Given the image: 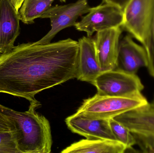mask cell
<instances>
[{
	"label": "cell",
	"instance_id": "6",
	"mask_svg": "<svg viewBox=\"0 0 154 153\" xmlns=\"http://www.w3.org/2000/svg\"><path fill=\"white\" fill-rule=\"evenodd\" d=\"M91 7L88 0H78L75 3L51 7L42 15L41 19H49L51 29L38 42L48 44L58 33L66 28L75 26L80 16L88 13Z\"/></svg>",
	"mask_w": 154,
	"mask_h": 153
},
{
	"label": "cell",
	"instance_id": "20",
	"mask_svg": "<svg viewBox=\"0 0 154 153\" xmlns=\"http://www.w3.org/2000/svg\"><path fill=\"white\" fill-rule=\"evenodd\" d=\"M130 0H103V3H109L124 9Z\"/></svg>",
	"mask_w": 154,
	"mask_h": 153
},
{
	"label": "cell",
	"instance_id": "3",
	"mask_svg": "<svg viewBox=\"0 0 154 153\" xmlns=\"http://www.w3.org/2000/svg\"><path fill=\"white\" fill-rule=\"evenodd\" d=\"M149 104L141 92L125 97L101 96L97 93L84 100L75 114L92 119H109Z\"/></svg>",
	"mask_w": 154,
	"mask_h": 153
},
{
	"label": "cell",
	"instance_id": "13",
	"mask_svg": "<svg viewBox=\"0 0 154 153\" xmlns=\"http://www.w3.org/2000/svg\"><path fill=\"white\" fill-rule=\"evenodd\" d=\"M113 119L125 126L133 134L154 136V108L150 103Z\"/></svg>",
	"mask_w": 154,
	"mask_h": 153
},
{
	"label": "cell",
	"instance_id": "11",
	"mask_svg": "<svg viewBox=\"0 0 154 153\" xmlns=\"http://www.w3.org/2000/svg\"><path fill=\"white\" fill-rule=\"evenodd\" d=\"M78 42L79 52L76 78L92 84L102 72L97 57L95 40L90 37H83Z\"/></svg>",
	"mask_w": 154,
	"mask_h": 153
},
{
	"label": "cell",
	"instance_id": "4",
	"mask_svg": "<svg viewBox=\"0 0 154 153\" xmlns=\"http://www.w3.org/2000/svg\"><path fill=\"white\" fill-rule=\"evenodd\" d=\"M101 96L125 97L143 90V84L136 74H130L119 70L102 72L92 84Z\"/></svg>",
	"mask_w": 154,
	"mask_h": 153
},
{
	"label": "cell",
	"instance_id": "18",
	"mask_svg": "<svg viewBox=\"0 0 154 153\" xmlns=\"http://www.w3.org/2000/svg\"><path fill=\"white\" fill-rule=\"evenodd\" d=\"M0 153H19L13 131H0Z\"/></svg>",
	"mask_w": 154,
	"mask_h": 153
},
{
	"label": "cell",
	"instance_id": "7",
	"mask_svg": "<svg viewBox=\"0 0 154 153\" xmlns=\"http://www.w3.org/2000/svg\"><path fill=\"white\" fill-rule=\"evenodd\" d=\"M154 0H130L123 9L122 27L143 43L151 19Z\"/></svg>",
	"mask_w": 154,
	"mask_h": 153
},
{
	"label": "cell",
	"instance_id": "1",
	"mask_svg": "<svg viewBox=\"0 0 154 153\" xmlns=\"http://www.w3.org/2000/svg\"><path fill=\"white\" fill-rule=\"evenodd\" d=\"M79 52L70 38L14 47L0 55V93L37 101L41 92L76 78Z\"/></svg>",
	"mask_w": 154,
	"mask_h": 153
},
{
	"label": "cell",
	"instance_id": "22",
	"mask_svg": "<svg viewBox=\"0 0 154 153\" xmlns=\"http://www.w3.org/2000/svg\"><path fill=\"white\" fill-rule=\"evenodd\" d=\"M150 105L151 107L154 108V98L152 102V103H150Z\"/></svg>",
	"mask_w": 154,
	"mask_h": 153
},
{
	"label": "cell",
	"instance_id": "15",
	"mask_svg": "<svg viewBox=\"0 0 154 153\" xmlns=\"http://www.w3.org/2000/svg\"><path fill=\"white\" fill-rule=\"evenodd\" d=\"M55 0H24L18 11L20 20L25 24L33 23L34 20L51 7Z\"/></svg>",
	"mask_w": 154,
	"mask_h": 153
},
{
	"label": "cell",
	"instance_id": "2",
	"mask_svg": "<svg viewBox=\"0 0 154 153\" xmlns=\"http://www.w3.org/2000/svg\"><path fill=\"white\" fill-rule=\"evenodd\" d=\"M41 104L38 101L30 102L29 110L15 111L0 104V111L14 125L13 131L19 153H49L52 145L49 122L36 112Z\"/></svg>",
	"mask_w": 154,
	"mask_h": 153
},
{
	"label": "cell",
	"instance_id": "9",
	"mask_svg": "<svg viewBox=\"0 0 154 153\" xmlns=\"http://www.w3.org/2000/svg\"><path fill=\"white\" fill-rule=\"evenodd\" d=\"M147 54L144 48L134 42L130 36L120 40L116 70L136 74L140 68L147 67Z\"/></svg>",
	"mask_w": 154,
	"mask_h": 153
},
{
	"label": "cell",
	"instance_id": "19",
	"mask_svg": "<svg viewBox=\"0 0 154 153\" xmlns=\"http://www.w3.org/2000/svg\"><path fill=\"white\" fill-rule=\"evenodd\" d=\"M14 125L7 116L0 111V131H14Z\"/></svg>",
	"mask_w": 154,
	"mask_h": 153
},
{
	"label": "cell",
	"instance_id": "8",
	"mask_svg": "<svg viewBox=\"0 0 154 153\" xmlns=\"http://www.w3.org/2000/svg\"><path fill=\"white\" fill-rule=\"evenodd\" d=\"M121 34V27L97 32L95 47L102 72L116 68Z\"/></svg>",
	"mask_w": 154,
	"mask_h": 153
},
{
	"label": "cell",
	"instance_id": "14",
	"mask_svg": "<svg viewBox=\"0 0 154 153\" xmlns=\"http://www.w3.org/2000/svg\"><path fill=\"white\" fill-rule=\"evenodd\" d=\"M126 147L118 141L83 139L64 149L61 153H124Z\"/></svg>",
	"mask_w": 154,
	"mask_h": 153
},
{
	"label": "cell",
	"instance_id": "23",
	"mask_svg": "<svg viewBox=\"0 0 154 153\" xmlns=\"http://www.w3.org/2000/svg\"><path fill=\"white\" fill-rule=\"evenodd\" d=\"M61 2H65L66 1V0H59Z\"/></svg>",
	"mask_w": 154,
	"mask_h": 153
},
{
	"label": "cell",
	"instance_id": "10",
	"mask_svg": "<svg viewBox=\"0 0 154 153\" xmlns=\"http://www.w3.org/2000/svg\"><path fill=\"white\" fill-rule=\"evenodd\" d=\"M66 123L73 133L87 139L117 141L109 119H92L75 114L67 118Z\"/></svg>",
	"mask_w": 154,
	"mask_h": 153
},
{
	"label": "cell",
	"instance_id": "12",
	"mask_svg": "<svg viewBox=\"0 0 154 153\" xmlns=\"http://www.w3.org/2000/svg\"><path fill=\"white\" fill-rule=\"evenodd\" d=\"M18 12L10 0H0V54L14 46L20 32Z\"/></svg>",
	"mask_w": 154,
	"mask_h": 153
},
{
	"label": "cell",
	"instance_id": "5",
	"mask_svg": "<svg viewBox=\"0 0 154 153\" xmlns=\"http://www.w3.org/2000/svg\"><path fill=\"white\" fill-rule=\"evenodd\" d=\"M123 22V9L111 4L102 3L90 8L88 14L74 26L91 37L95 32L122 27Z\"/></svg>",
	"mask_w": 154,
	"mask_h": 153
},
{
	"label": "cell",
	"instance_id": "21",
	"mask_svg": "<svg viewBox=\"0 0 154 153\" xmlns=\"http://www.w3.org/2000/svg\"><path fill=\"white\" fill-rule=\"evenodd\" d=\"M10 1L14 6L15 10L18 12L24 0H10Z\"/></svg>",
	"mask_w": 154,
	"mask_h": 153
},
{
	"label": "cell",
	"instance_id": "17",
	"mask_svg": "<svg viewBox=\"0 0 154 153\" xmlns=\"http://www.w3.org/2000/svg\"><path fill=\"white\" fill-rule=\"evenodd\" d=\"M142 45L147 54V68L150 74L154 78V4L151 19Z\"/></svg>",
	"mask_w": 154,
	"mask_h": 153
},
{
	"label": "cell",
	"instance_id": "16",
	"mask_svg": "<svg viewBox=\"0 0 154 153\" xmlns=\"http://www.w3.org/2000/svg\"><path fill=\"white\" fill-rule=\"evenodd\" d=\"M109 120V125L112 133L117 141L120 142L126 147V152H133V147L136 145V141L133 134L125 126L114 119Z\"/></svg>",
	"mask_w": 154,
	"mask_h": 153
}]
</instances>
